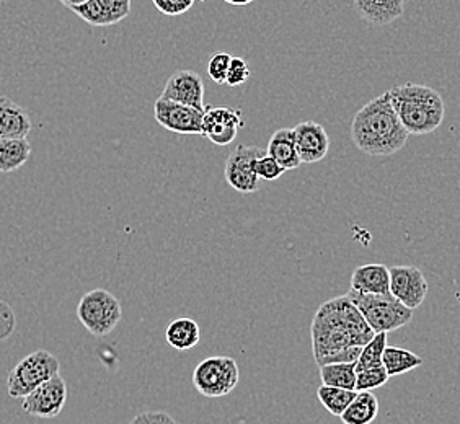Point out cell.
Segmentation results:
<instances>
[{"instance_id":"obj_14","label":"cell","mask_w":460,"mask_h":424,"mask_svg":"<svg viewBox=\"0 0 460 424\" xmlns=\"http://www.w3.org/2000/svg\"><path fill=\"white\" fill-rule=\"evenodd\" d=\"M72 12L93 27H113L131 13V0H87Z\"/></svg>"},{"instance_id":"obj_20","label":"cell","mask_w":460,"mask_h":424,"mask_svg":"<svg viewBox=\"0 0 460 424\" xmlns=\"http://www.w3.org/2000/svg\"><path fill=\"white\" fill-rule=\"evenodd\" d=\"M377 415H379V400L372 392L366 390V392H356V397L346 407L340 420L343 424H371L374 423Z\"/></svg>"},{"instance_id":"obj_34","label":"cell","mask_w":460,"mask_h":424,"mask_svg":"<svg viewBox=\"0 0 460 424\" xmlns=\"http://www.w3.org/2000/svg\"><path fill=\"white\" fill-rule=\"evenodd\" d=\"M226 4H230V5H237V7H242V5H248V4H252V2H255V0H224Z\"/></svg>"},{"instance_id":"obj_27","label":"cell","mask_w":460,"mask_h":424,"mask_svg":"<svg viewBox=\"0 0 460 424\" xmlns=\"http://www.w3.org/2000/svg\"><path fill=\"white\" fill-rule=\"evenodd\" d=\"M389 375L384 369V366L379 367H369V369H363V371L356 372V385L354 390L356 392H366V390L379 389L382 385H385L389 382Z\"/></svg>"},{"instance_id":"obj_26","label":"cell","mask_w":460,"mask_h":424,"mask_svg":"<svg viewBox=\"0 0 460 424\" xmlns=\"http://www.w3.org/2000/svg\"><path fill=\"white\" fill-rule=\"evenodd\" d=\"M387 335L389 333H384V331L374 333L371 340L361 348L359 358L354 363L356 372L382 366V354H384V349L387 348Z\"/></svg>"},{"instance_id":"obj_17","label":"cell","mask_w":460,"mask_h":424,"mask_svg":"<svg viewBox=\"0 0 460 424\" xmlns=\"http://www.w3.org/2000/svg\"><path fill=\"white\" fill-rule=\"evenodd\" d=\"M31 131V119L27 111L0 95V139H27Z\"/></svg>"},{"instance_id":"obj_1","label":"cell","mask_w":460,"mask_h":424,"mask_svg":"<svg viewBox=\"0 0 460 424\" xmlns=\"http://www.w3.org/2000/svg\"><path fill=\"white\" fill-rule=\"evenodd\" d=\"M312 351L317 366L335 363H356L372 336L361 312L348 296L323 302L310 327Z\"/></svg>"},{"instance_id":"obj_28","label":"cell","mask_w":460,"mask_h":424,"mask_svg":"<svg viewBox=\"0 0 460 424\" xmlns=\"http://www.w3.org/2000/svg\"><path fill=\"white\" fill-rule=\"evenodd\" d=\"M255 173L261 181H276L283 177L286 170L265 152L255 160Z\"/></svg>"},{"instance_id":"obj_8","label":"cell","mask_w":460,"mask_h":424,"mask_svg":"<svg viewBox=\"0 0 460 424\" xmlns=\"http://www.w3.org/2000/svg\"><path fill=\"white\" fill-rule=\"evenodd\" d=\"M265 151L257 146H243L239 144L224 165V177L235 191L242 195L257 193L261 186V180L255 173V160L263 155Z\"/></svg>"},{"instance_id":"obj_9","label":"cell","mask_w":460,"mask_h":424,"mask_svg":"<svg viewBox=\"0 0 460 424\" xmlns=\"http://www.w3.org/2000/svg\"><path fill=\"white\" fill-rule=\"evenodd\" d=\"M67 402V385L61 377L56 374L54 377L38 385L33 392H30L23 398L22 410L28 415L38 416L43 420H51L61 413Z\"/></svg>"},{"instance_id":"obj_29","label":"cell","mask_w":460,"mask_h":424,"mask_svg":"<svg viewBox=\"0 0 460 424\" xmlns=\"http://www.w3.org/2000/svg\"><path fill=\"white\" fill-rule=\"evenodd\" d=\"M230 59H232V56L229 53H224V51L214 53L209 57V62H208V75H209V79L216 82V84H219V85H224L226 84V74H227V69H229Z\"/></svg>"},{"instance_id":"obj_2","label":"cell","mask_w":460,"mask_h":424,"mask_svg":"<svg viewBox=\"0 0 460 424\" xmlns=\"http://www.w3.org/2000/svg\"><path fill=\"white\" fill-rule=\"evenodd\" d=\"M410 134L400 123L390 93L374 98L354 115L351 139L359 151L371 157H389L403 149Z\"/></svg>"},{"instance_id":"obj_6","label":"cell","mask_w":460,"mask_h":424,"mask_svg":"<svg viewBox=\"0 0 460 424\" xmlns=\"http://www.w3.org/2000/svg\"><path fill=\"white\" fill-rule=\"evenodd\" d=\"M61 371L59 359L45 349L28 354L10 371L7 390L12 398H25L30 392Z\"/></svg>"},{"instance_id":"obj_10","label":"cell","mask_w":460,"mask_h":424,"mask_svg":"<svg viewBox=\"0 0 460 424\" xmlns=\"http://www.w3.org/2000/svg\"><path fill=\"white\" fill-rule=\"evenodd\" d=\"M429 291L425 274L416 266L389 268V292L400 304L415 310L425 302Z\"/></svg>"},{"instance_id":"obj_35","label":"cell","mask_w":460,"mask_h":424,"mask_svg":"<svg viewBox=\"0 0 460 424\" xmlns=\"http://www.w3.org/2000/svg\"><path fill=\"white\" fill-rule=\"evenodd\" d=\"M195 2H196V0H195ZM199 2H206V0H199Z\"/></svg>"},{"instance_id":"obj_4","label":"cell","mask_w":460,"mask_h":424,"mask_svg":"<svg viewBox=\"0 0 460 424\" xmlns=\"http://www.w3.org/2000/svg\"><path fill=\"white\" fill-rule=\"evenodd\" d=\"M346 296L361 312L366 323L371 327L374 333L395 331L413 320V310L400 304L390 294L374 296L349 289Z\"/></svg>"},{"instance_id":"obj_24","label":"cell","mask_w":460,"mask_h":424,"mask_svg":"<svg viewBox=\"0 0 460 424\" xmlns=\"http://www.w3.org/2000/svg\"><path fill=\"white\" fill-rule=\"evenodd\" d=\"M320 379L323 382V385L354 390L356 367L354 363L325 364V366H320Z\"/></svg>"},{"instance_id":"obj_15","label":"cell","mask_w":460,"mask_h":424,"mask_svg":"<svg viewBox=\"0 0 460 424\" xmlns=\"http://www.w3.org/2000/svg\"><path fill=\"white\" fill-rule=\"evenodd\" d=\"M160 98L193 106L204 111V84L199 74L193 71H178L167 80Z\"/></svg>"},{"instance_id":"obj_3","label":"cell","mask_w":460,"mask_h":424,"mask_svg":"<svg viewBox=\"0 0 460 424\" xmlns=\"http://www.w3.org/2000/svg\"><path fill=\"white\" fill-rule=\"evenodd\" d=\"M389 93L392 106L408 134H431L443 124L446 105L439 92L426 85L405 84L390 89Z\"/></svg>"},{"instance_id":"obj_31","label":"cell","mask_w":460,"mask_h":424,"mask_svg":"<svg viewBox=\"0 0 460 424\" xmlns=\"http://www.w3.org/2000/svg\"><path fill=\"white\" fill-rule=\"evenodd\" d=\"M152 4L160 13L167 17H178L191 9L195 0H152Z\"/></svg>"},{"instance_id":"obj_33","label":"cell","mask_w":460,"mask_h":424,"mask_svg":"<svg viewBox=\"0 0 460 424\" xmlns=\"http://www.w3.org/2000/svg\"><path fill=\"white\" fill-rule=\"evenodd\" d=\"M59 2H61L62 5H66V7L72 9V7L82 5V4H84V2H87V0H59Z\"/></svg>"},{"instance_id":"obj_11","label":"cell","mask_w":460,"mask_h":424,"mask_svg":"<svg viewBox=\"0 0 460 424\" xmlns=\"http://www.w3.org/2000/svg\"><path fill=\"white\" fill-rule=\"evenodd\" d=\"M203 115L204 111L193 106L181 105L160 97L154 105L155 121L172 133L203 134Z\"/></svg>"},{"instance_id":"obj_13","label":"cell","mask_w":460,"mask_h":424,"mask_svg":"<svg viewBox=\"0 0 460 424\" xmlns=\"http://www.w3.org/2000/svg\"><path fill=\"white\" fill-rule=\"evenodd\" d=\"M292 136L301 163H317L327 157L330 137L322 124L304 121L292 128Z\"/></svg>"},{"instance_id":"obj_25","label":"cell","mask_w":460,"mask_h":424,"mask_svg":"<svg viewBox=\"0 0 460 424\" xmlns=\"http://www.w3.org/2000/svg\"><path fill=\"white\" fill-rule=\"evenodd\" d=\"M354 397H356V390L338 389L330 385H322L317 389L320 403L330 415L338 416V418L345 411Z\"/></svg>"},{"instance_id":"obj_19","label":"cell","mask_w":460,"mask_h":424,"mask_svg":"<svg viewBox=\"0 0 460 424\" xmlns=\"http://www.w3.org/2000/svg\"><path fill=\"white\" fill-rule=\"evenodd\" d=\"M265 152L270 157H273L286 172L296 170L301 165V159L296 151L291 128H281L275 131L268 142Z\"/></svg>"},{"instance_id":"obj_16","label":"cell","mask_w":460,"mask_h":424,"mask_svg":"<svg viewBox=\"0 0 460 424\" xmlns=\"http://www.w3.org/2000/svg\"><path fill=\"white\" fill-rule=\"evenodd\" d=\"M358 15L374 27H385L405 12V0H354Z\"/></svg>"},{"instance_id":"obj_5","label":"cell","mask_w":460,"mask_h":424,"mask_svg":"<svg viewBox=\"0 0 460 424\" xmlns=\"http://www.w3.org/2000/svg\"><path fill=\"white\" fill-rule=\"evenodd\" d=\"M77 318L92 335L107 336L121 322L123 309L111 292L93 289L80 299Z\"/></svg>"},{"instance_id":"obj_30","label":"cell","mask_w":460,"mask_h":424,"mask_svg":"<svg viewBox=\"0 0 460 424\" xmlns=\"http://www.w3.org/2000/svg\"><path fill=\"white\" fill-rule=\"evenodd\" d=\"M252 72L248 69L247 62L242 57H232L230 59L229 69L226 74V85L229 87H239L250 79Z\"/></svg>"},{"instance_id":"obj_23","label":"cell","mask_w":460,"mask_h":424,"mask_svg":"<svg viewBox=\"0 0 460 424\" xmlns=\"http://www.w3.org/2000/svg\"><path fill=\"white\" fill-rule=\"evenodd\" d=\"M31 155L28 139H0V173H10L27 163Z\"/></svg>"},{"instance_id":"obj_18","label":"cell","mask_w":460,"mask_h":424,"mask_svg":"<svg viewBox=\"0 0 460 424\" xmlns=\"http://www.w3.org/2000/svg\"><path fill=\"white\" fill-rule=\"evenodd\" d=\"M351 289L374 296L390 294L389 268L382 263L358 266L351 276Z\"/></svg>"},{"instance_id":"obj_22","label":"cell","mask_w":460,"mask_h":424,"mask_svg":"<svg viewBox=\"0 0 460 424\" xmlns=\"http://www.w3.org/2000/svg\"><path fill=\"white\" fill-rule=\"evenodd\" d=\"M423 364L418 354L399 346H387L382 354V366L389 377H399L402 374L413 371Z\"/></svg>"},{"instance_id":"obj_12","label":"cell","mask_w":460,"mask_h":424,"mask_svg":"<svg viewBox=\"0 0 460 424\" xmlns=\"http://www.w3.org/2000/svg\"><path fill=\"white\" fill-rule=\"evenodd\" d=\"M243 113L237 108L206 106L203 115V134L216 146H227L235 141L243 128Z\"/></svg>"},{"instance_id":"obj_7","label":"cell","mask_w":460,"mask_h":424,"mask_svg":"<svg viewBox=\"0 0 460 424\" xmlns=\"http://www.w3.org/2000/svg\"><path fill=\"white\" fill-rule=\"evenodd\" d=\"M239 364L229 356L208 358L193 372L195 389L208 398L229 395L239 385Z\"/></svg>"},{"instance_id":"obj_32","label":"cell","mask_w":460,"mask_h":424,"mask_svg":"<svg viewBox=\"0 0 460 424\" xmlns=\"http://www.w3.org/2000/svg\"><path fill=\"white\" fill-rule=\"evenodd\" d=\"M129 424H180L175 418L164 411H146L136 416Z\"/></svg>"},{"instance_id":"obj_21","label":"cell","mask_w":460,"mask_h":424,"mask_svg":"<svg viewBox=\"0 0 460 424\" xmlns=\"http://www.w3.org/2000/svg\"><path fill=\"white\" fill-rule=\"evenodd\" d=\"M165 338H167V343L173 349L188 351L199 343L201 330L195 320H191V318H177L167 327Z\"/></svg>"}]
</instances>
